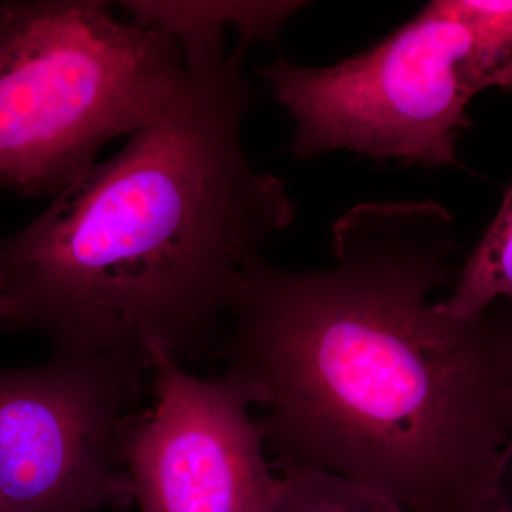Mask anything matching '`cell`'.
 Returning a JSON list of instances; mask_svg holds the SVG:
<instances>
[{
    "mask_svg": "<svg viewBox=\"0 0 512 512\" xmlns=\"http://www.w3.org/2000/svg\"><path fill=\"white\" fill-rule=\"evenodd\" d=\"M120 5L128 18L170 37L187 57L225 45L228 33L249 47L272 43L305 3L127 0Z\"/></svg>",
    "mask_w": 512,
    "mask_h": 512,
    "instance_id": "obj_7",
    "label": "cell"
},
{
    "mask_svg": "<svg viewBox=\"0 0 512 512\" xmlns=\"http://www.w3.org/2000/svg\"><path fill=\"white\" fill-rule=\"evenodd\" d=\"M153 404L128 419L120 461L140 512H268L279 476L249 416L256 394L237 377H198L150 352Z\"/></svg>",
    "mask_w": 512,
    "mask_h": 512,
    "instance_id": "obj_6",
    "label": "cell"
},
{
    "mask_svg": "<svg viewBox=\"0 0 512 512\" xmlns=\"http://www.w3.org/2000/svg\"><path fill=\"white\" fill-rule=\"evenodd\" d=\"M235 42L185 60L173 110L128 138L25 227L0 237L6 326L63 355L200 359L222 348L241 272L295 221L242 141L254 94Z\"/></svg>",
    "mask_w": 512,
    "mask_h": 512,
    "instance_id": "obj_2",
    "label": "cell"
},
{
    "mask_svg": "<svg viewBox=\"0 0 512 512\" xmlns=\"http://www.w3.org/2000/svg\"><path fill=\"white\" fill-rule=\"evenodd\" d=\"M279 485L268 512H409L348 478L299 466H276Z\"/></svg>",
    "mask_w": 512,
    "mask_h": 512,
    "instance_id": "obj_9",
    "label": "cell"
},
{
    "mask_svg": "<svg viewBox=\"0 0 512 512\" xmlns=\"http://www.w3.org/2000/svg\"><path fill=\"white\" fill-rule=\"evenodd\" d=\"M498 302L512 303V187L458 272L453 291L436 308L450 319L473 320Z\"/></svg>",
    "mask_w": 512,
    "mask_h": 512,
    "instance_id": "obj_8",
    "label": "cell"
},
{
    "mask_svg": "<svg viewBox=\"0 0 512 512\" xmlns=\"http://www.w3.org/2000/svg\"><path fill=\"white\" fill-rule=\"evenodd\" d=\"M181 50L101 0H0V192L55 198L101 148L164 119Z\"/></svg>",
    "mask_w": 512,
    "mask_h": 512,
    "instance_id": "obj_3",
    "label": "cell"
},
{
    "mask_svg": "<svg viewBox=\"0 0 512 512\" xmlns=\"http://www.w3.org/2000/svg\"><path fill=\"white\" fill-rule=\"evenodd\" d=\"M295 131L299 160L348 151L384 163L457 164L468 107L483 92L463 0H434L375 46L325 67L259 69Z\"/></svg>",
    "mask_w": 512,
    "mask_h": 512,
    "instance_id": "obj_4",
    "label": "cell"
},
{
    "mask_svg": "<svg viewBox=\"0 0 512 512\" xmlns=\"http://www.w3.org/2000/svg\"><path fill=\"white\" fill-rule=\"evenodd\" d=\"M146 369L133 357L63 353L0 369V512L130 507L120 440Z\"/></svg>",
    "mask_w": 512,
    "mask_h": 512,
    "instance_id": "obj_5",
    "label": "cell"
},
{
    "mask_svg": "<svg viewBox=\"0 0 512 512\" xmlns=\"http://www.w3.org/2000/svg\"><path fill=\"white\" fill-rule=\"evenodd\" d=\"M507 308L508 332H510V389H508V412H510V434L505 448V488L508 504L512 512V303L505 302Z\"/></svg>",
    "mask_w": 512,
    "mask_h": 512,
    "instance_id": "obj_11",
    "label": "cell"
},
{
    "mask_svg": "<svg viewBox=\"0 0 512 512\" xmlns=\"http://www.w3.org/2000/svg\"><path fill=\"white\" fill-rule=\"evenodd\" d=\"M453 218L436 201H370L332 228L335 264L262 256L229 296L228 375L264 407L278 466L326 471L409 512H510L505 306L456 320Z\"/></svg>",
    "mask_w": 512,
    "mask_h": 512,
    "instance_id": "obj_1",
    "label": "cell"
},
{
    "mask_svg": "<svg viewBox=\"0 0 512 512\" xmlns=\"http://www.w3.org/2000/svg\"><path fill=\"white\" fill-rule=\"evenodd\" d=\"M15 313V306L5 296L0 295V323L6 325Z\"/></svg>",
    "mask_w": 512,
    "mask_h": 512,
    "instance_id": "obj_12",
    "label": "cell"
},
{
    "mask_svg": "<svg viewBox=\"0 0 512 512\" xmlns=\"http://www.w3.org/2000/svg\"><path fill=\"white\" fill-rule=\"evenodd\" d=\"M484 90L512 93V0H463Z\"/></svg>",
    "mask_w": 512,
    "mask_h": 512,
    "instance_id": "obj_10",
    "label": "cell"
}]
</instances>
